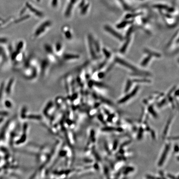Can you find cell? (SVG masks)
I'll list each match as a JSON object with an SVG mask.
<instances>
[{"label":"cell","mask_w":179,"mask_h":179,"mask_svg":"<svg viewBox=\"0 0 179 179\" xmlns=\"http://www.w3.org/2000/svg\"><path fill=\"white\" fill-rule=\"evenodd\" d=\"M169 151V146H167V147L166 148L164 151L163 153V154L161 158H160V161L159 162V165L160 166L162 165L164 163V162L166 158L167 155H168V151Z\"/></svg>","instance_id":"7"},{"label":"cell","mask_w":179,"mask_h":179,"mask_svg":"<svg viewBox=\"0 0 179 179\" xmlns=\"http://www.w3.org/2000/svg\"><path fill=\"white\" fill-rule=\"evenodd\" d=\"M14 82V79L12 78L9 80V82L7 83V86L5 88V92L7 95H10L11 91V89L12 88V85Z\"/></svg>","instance_id":"8"},{"label":"cell","mask_w":179,"mask_h":179,"mask_svg":"<svg viewBox=\"0 0 179 179\" xmlns=\"http://www.w3.org/2000/svg\"><path fill=\"white\" fill-rule=\"evenodd\" d=\"M5 104L6 107H10L11 106V103L8 100L6 101L5 102Z\"/></svg>","instance_id":"12"},{"label":"cell","mask_w":179,"mask_h":179,"mask_svg":"<svg viewBox=\"0 0 179 179\" xmlns=\"http://www.w3.org/2000/svg\"><path fill=\"white\" fill-rule=\"evenodd\" d=\"M63 59L67 61H73L79 59L80 56L76 54L66 53L62 55Z\"/></svg>","instance_id":"5"},{"label":"cell","mask_w":179,"mask_h":179,"mask_svg":"<svg viewBox=\"0 0 179 179\" xmlns=\"http://www.w3.org/2000/svg\"><path fill=\"white\" fill-rule=\"evenodd\" d=\"M117 61H118L119 63L121 64V65L125 66L126 67H127L129 69H132V70H137V69L135 67H133L132 65L130 64H129V63L127 62V61L123 60L119 58L117 59Z\"/></svg>","instance_id":"6"},{"label":"cell","mask_w":179,"mask_h":179,"mask_svg":"<svg viewBox=\"0 0 179 179\" xmlns=\"http://www.w3.org/2000/svg\"><path fill=\"white\" fill-rule=\"evenodd\" d=\"M4 86H5V84H4V82H2L0 85V99L1 98L2 95H3V91L4 89Z\"/></svg>","instance_id":"10"},{"label":"cell","mask_w":179,"mask_h":179,"mask_svg":"<svg viewBox=\"0 0 179 179\" xmlns=\"http://www.w3.org/2000/svg\"><path fill=\"white\" fill-rule=\"evenodd\" d=\"M55 55L57 57L58 56H62L64 54V46L61 42H58L55 44V47H53Z\"/></svg>","instance_id":"4"},{"label":"cell","mask_w":179,"mask_h":179,"mask_svg":"<svg viewBox=\"0 0 179 179\" xmlns=\"http://www.w3.org/2000/svg\"><path fill=\"white\" fill-rule=\"evenodd\" d=\"M50 62L49 59H44L41 62L40 67V74L42 77H44L47 73L50 66Z\"/></svg>","instance_id":"1"},{"label":"cell","mask_w":179,"mask_h":179,"mask_svg":"<svg viewBox=\"0 0 179 179\" xmlns=\"http://www.w3.org/2000/svg\"><path fill=\"white\" fill-rule=\"evenodd\" d=\"M24 46L25 43L23 41H21L18 42L17 45V47H16V51L12 55L11 58L13 60L16 59L17 56L21 54L22 51V49H24Z\"/></svg>","instance_id":"3"},{"label":"cell","mask_w":179,"mask_h":179,"mask_svg":"<svg viewBox=\"0 0 179 179\" xmlns=\"http://www.w3.org/2000/svg\"><path fill=\"white\" fill-rule=\"evenodd\" d=\"M150 58L149 57H148V58H146V59H144V61L142 63V65H145L147 64V63L148 62V61H149Z\"/></svg>","instance_id":"11"},{"label":"cell","mask_w":179,"mask_h":179,"mask_svg":"<svg viewBox=\"0 0 179 179\" xmlns=\"http://www.w3.org/2000/svg\"><path fill=\"white\" fill-rule=\"evenodd\" d=\"M64 34L65 38L67 39V40H72L73 38V35L69 29H67L66 30L65 28L64 29Z\"/></svg>","instance_id":"9"},{"label":"cell","mask_w":179,"mask_h":179,"mask_svg":"<svg viewBox=\"0 0 179 179\" xmlns=\"http://www.w3.org/2000/svg\"><path fill=\"white\" fill-rule=\"evenodd\" d=\"M7 42V40L5 38H0V43H5Z\"/></svg>","instance_id":"13"},{"label":"cell","mask_w":179,"mask_h":179,"mask_svg":"<svg viewBox=\"0 0 179 179\" xmlns=\"http://www.w3.org/2000/svg\"><path fill=\"white\" fill-rule=\"evenodd\" d=\"M49 23H45L44 24L41 25L36 30L33 37L34 39H37L40 37L41 35L44 34L46 31V28L49 26Z\"/></svg>","instance_id":"2"}]
</instances>
